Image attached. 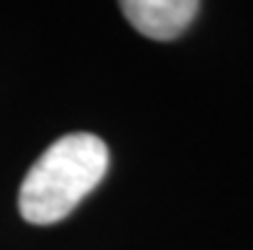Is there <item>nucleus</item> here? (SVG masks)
<instances>
[{
    "mask_svg": "<svg viewBox=\"0 0 253 250\" xmlns=\"http://www.w3.org/2000/svg\"><path fill=\"white\" fill-rule=\"evenodd\" d=\"M110 153L92 133H69L54 141L28 169L18 192V210L31 225H54L102 181Z\"/></svg>",
    "mask_w": 253,
    "mask_h": 250,
    "instance_id": "f257e3e1",
    "label": "nucleus"
},
{
    "mask_svg": "<svg viewBox=\"0 0 253 250\" xmlns=\"http://www.w3.org/2000/svg\"><path fill=\"white\" fill-rule=\"evenodd\" d=\"M197 0H126L123 16L146 38L171 41L182 36L200 13Z\"/></svg>",
    "mask_w": 253,
    "mask_h": 250,
    "instance_id": "f03ea898",
    "label": "nucleus"
}]
</instances>
